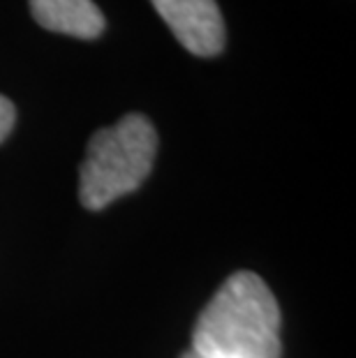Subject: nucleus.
Returning a JSON list of instances; mask_svg holds the SVG:
<instances>
[{"instance_id": "f03ea898", "label": "nucleus", "mask_w": 356, "mask_h": 358, "mask_svg": "<svg viewBox=\"0 0 356 358\" xmlns=\"http://www.w3.org/2000/svg\"><path fill=\"white\" fill-rule=\"evenodd\" d=\"M157 155V132L143 113H127L90 136L79 169L83 208L102 210L148 178Z\"/></svg>"}, {"instance_id": "39448f33", "label": "nucleus", "mask_w": 356, "mask_h": 358, "mask_svg": "<svg viewBox=\"0 0 356 358\" xmlns=\"http://www.w3.org/2000/svg\"><path fill=\"white\" fill-rule=\"evenodd\" d=\"M14 123H17V109L5 95H0V143L10 136Z\"/></svg>"}, {"instance_id": "f257e3e1", "label": "nucleus", "mask_w": 356, "mask_h": 358, "mask_svg": "<svg viewBox=\"0 0 356 358\" xmlns=\"http://www.w3.org/2000/svg\"><path fill=\"white\" fill-rule=\"evenodd\" d=\"M280 308L257 273L229 275L199 312L192 352L206 358H283Z\"/></svg>"}, {"instance_id": "423d86ee", "label": "nucleus", "mask_w": 356, "mask_h": 358, "mask_svg": "<svg viewBox=\"0 0 356 358\" xmlns=\"http://www.w3.org/2000/svg\"><path fill=\"white\" fill-rule=\"evenodd\" d=\"M180 358H206V356L197 354V352H192V349H190V352H185V354H183V356H180Z\"/></svg>"}, {"instance_id": "20e7f679", "label": "nucleus", "mask_w": 356, "mask_h": 358, "mask_svg": "<svg viewBox=\"0 0 356 358\" xmlns=\"http://www.w3.org/2000/svg\"><path fill=\"white\" fill-rule=\"evenodd\" d=\"M30 14L51 33L95 40L104 33V14L93 0H30Z\"/></svg>"}, {"instance_id": "7ed1b4c3", "label": "nucleus", "mask_w": 356, "mask_h": 358, "mask_svg": "<svg viewBox=\"0 0 356 358\" xmlns=\"http://www.w3.org/2000/svg\"><path fill=\"white\" fill-rule=\"evenodd\" d=\"M173 37L199 58H213L225 49V19L218 0H150Z\"/></svg>"}]
</instances>
